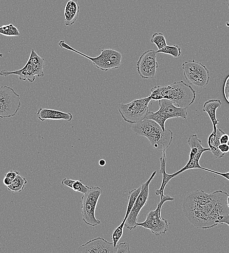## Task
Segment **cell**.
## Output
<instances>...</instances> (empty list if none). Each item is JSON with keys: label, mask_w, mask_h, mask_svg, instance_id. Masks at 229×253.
I'll use <instances>...</instances> for the list:
<instances>
[{"label": "cell", "mask_w": 229, "mask_h": 253, "mask_svg": "<svg viewBox=\"0 0 229 253\" xmlns=\"http://www.w3.org/2000/svg\"><path fill=\"white\" fill-rule=\"evenodd\" d=\"M227 205H228V206L229 208V194L228 195V198H227Z\"/></svg>", "instance_id": "obj_37"}, {"label": "cell", "mask_w": 229, "mask_h": 253, "mask_svg": "<svg viewBox=\"0 0 229 253\" xmlns=\"http://www.w3.org/2000/svg\"><path fill=\"white\" fill-rule=\"evenodd\" d=\"M58 45L61 48L72 51L87 58L91 61L96 68L103 71H108L111 69H118L121 65L122 54L120 52L113 49H103L99 55L93 57L75 50L66 44L63 40H60L58 42Z\"/></svg>", "instance_id": "obj_4"}, {"label": "cell", "mask_w": 229, "mask_h": 253, "mask_svg": "<svg viewBox=\"0 0 229 253\" xmlns=\"http://www.w3.org/2000/svg\"><path fill=\"white\" fill-rule=\"evenodd\" d=\"M157 172H153L149 179L141 185V191L139 193L127 218L126 219L124 227L132 230L135 229L139 212L142 208L146 204L149 194V185L152 180L155 176Z\"/></svg>", "instance_id": "obj_12"}, {"label": "cell", "mask_w": 229, "mask_h": 253, "mask_svg": "<svg viewBox=\"0 0 229 253\" xmlns=\"http://www.w3.org/2000/svg\"><path fill=\"white\" fill-rule=\"evenodd\" d=\"M225 132L221 128L217 127L215 132H212L208 137V144L210 149V151L217 159L222 158L225 155V153H222L218 149V146L220 144V136Z\"/></svg>", "instance_id": "obj_18"}, {"label": "cell", "mask_w": 229, "mask_h": 253, "mask_svg": "<svg viewBox=\"0 0 229 253\" xmlns=\"http://www.w3.org/2000/svg\"><path fill=\"white\" fill-rule=\"evenodd\" d=\"M226 25L227 26L229 27V21L226 22Z\"/></svg>", "instance_id": "obj_38"}, {"label": "cell", "mask_w": 229, "mask_h": 253, "mask_svg": "<svg viewBox=\"0 0 229 253\" xmlns=\"http://www.w3.org/2000/svg\"><path fill=\"white\" fill-rule=\"evenodd\" d=\"M151 100L149 95L134 99L128 103H120L118 110L125 122L131 124H135L145 119L148 111V105Z\"/></svg>", "instance_id": "obj_7"}, {"label": "cell", "mask_w": 229, "mask_h": 253, "mask_svg": "<svg viewBox=\"0 0 229 253\" xmlns=\"http://www.w3.org/2000/svg\"><path fill=\"white\" fill-rule=\"evenodd\" d=\"M125 222H121V224L114 231L112 238L114 246L117 244V243L123 235V228L124 227Z\"/></svg>", "instance_id": "obj_26"}, {"label": "cell", "mask_w": 229, "mask_h": 253, "mask_svg": "<svg viewBox=\"0 0 229 253\" xmlns=\"http://www.w3.org/2000/svg\"><path fill=\"white\" fill-rule=\"evenodd\" d=\"M27 183V181L26 178L19 173L12 181L11 184L7 187L8 190L10 191L20 192L23 190Z\"/></svg>", "instance_id": "obj_21"}, {"label": "cell", "mask_w": 229, "mask_h": 253, "mask_svg": "<svg viewBox=\"0 0 229 253\" xmlns=\"http://www.w3.org/2000/svg\"><path fill=\"white\" fill-rule=\"evenodd\" d=\"M12 181L11 179L6 176H5L3 179V182L4 184L7 186L9 185Z\"/></svg>", "instance_id": "obj_35"}, {"label": "cell", "mask_w": 229, "mask_h": 253, "mask_svg": "<svg viewBox=\"0 0 229 253\" xmlns=\"http://www.w3.org/2000/svg\"><path fill=\"white\" fill-rule=\"evenodd\" d=\"M89 186L83 184L80 180H75L72 189L75 192H79L81 193H86L88 189Z\"/></svg>", "instance_id": "obj_27"}, {"label": "cell", "mask_w": 229, "mask_h": 253, "mask_svg": "<svg viewBox=\"0 0 229 253\" xmlns=\"http://www.w3.org/2000/svg\"><path fill=\"white\" fill-rule=\"evenodd\" d=\"M106 161L104 159H101L99 162H98V163L99 164V165L101 166H104L105 164H106Z\"/></svg>", "instance_id": "obj_36"}, {"label": "cell", "mask_w": 229, "mask_h": 253, "mask_svg": "<svg viewBox=\"0 0 229 253\" xmlns=\"http://www.w3.org/2000/svg\"><path fill=\"white\" fill-rule=\"evenodd\" d=\"M76 253H117V247L114 246L113 242H110L98 237L82 244Z\"/></svg>", "instance_id": "obj_15"}, {"label": "cell", "mask_w": 229, "mask_h": 253, "mask_svg": "<svg viewBox=\"0 0 229 253\" xmlns=\"http://www.w3.org/2000/svg\"><path fill=\"white\" fill-rule=\"evenodd\" d=\"M0 34L6 36H19L20 34L16 27L10 23L0 27Z\"/></svg>", "instance_id": "obj_24"}, {"label": "cell", "mask_w": 229, "mask_h": 253, "mask_svg": "<svg viewBox=\"0 0 229 253\" xmlns=\"http://www.w3.org/2000/svg\"><path fill=\"white\" fill-rule=\"evenodd\" d=\"M182 68L184 76L190 84L204 87L209 83V71L202 63L189 60L182 64Z\"/></svg>", "instance_id": "obj_10"}, {"label": "cell", "mask_w": 229, "mask_h": 253, "mask_svg": "<svg viewBox=\"0 0 229 253\" xmlns=\"http://www.w3.org/2000/svg\"><path fill=\"white\" fill-rule=\"evenodd\" d=\"M156 54V51L150 49L144 52L139 58L136 68L141 78L151 79L154 77L158 66Z\"/></svg>", "instance_id": "obj_14"}, {"label": "cell", "mask_w": 229, "mask_h": 253, "mask_svg": "<svg viewBox=\"0 0 229 253\" xmlns=\"http://www.w3.org/2000/svg\"><path fill=\"white\" fill-rule=\"evenodd\" d=\"M44 59L32 49L29 59L22 68L14 71L2 70L0 72V75L6 77L9 75L16 74L21 80H28L30 82H33L36 76L39 77L44 76Z\"/></svg>", "instance_id": "obj_5"}, {"label": "cell", "mask_w": 229, "mask_h": 253, "mask_svg": "<svg viewBox=\"0 0 229 253\" xmlns=\"http://www.w3.org/2000/svg\"><path fill=\"white\" fill-rule=\"evenodd\" d=\"M219 224H227L229 226V214L224 216L219 221Z\"/></svg>", "instance_id": "obj_34"}, {"label": "cell", "mask_w": 229, "mask_h": 253, "mask_svg": "<svg viewBox=\"0 0 229 253\" xmlns=\"http://www.w3.org/2000/svg\"><path fill=\"white\" fill-rule=\"evenodd\" d=\"M173 103L172 101L166 99L158 100V110L155 112L148 111L145 119L155 121L160 126L163 131L166 129L165 124L168 119L173 118L186 119L188 115L187 108L176 107Z\"/></svg>", "instance_id": "obj_6"}, {"label": "cell", "mask_w": 229, "mask_h": 253, "mask_svg": "<svg viewBox=\"0 0 229 253\" xmlns=\"http://www.w3.org/2000/svg\"><path fill=\"white\" fill-rule=\"evenodd\" d=\"M227 3L229 8V0H227Z\"/></svg>", "instance_id": "obj_39"}, {"label": "cell", "mask_w": 229, "mask_h": 253, "mask_svg": "<svg viewBox=\"0 0 229 253\" xmlns=\"http://www.w3.org/2000/svg\"><path fill=\"white\" fill-rule=\"evenodd\" d=\"M151 42L156 45L158 50L167 45L166 38L162 33H154L151 37Z\"/></svg>", "instance_id": "obj_25"}, {"label": "cell", "mask_w": 229, "mask_h": 253, "mask_svg": "<svg viewBox=\"0 0 229 253\" xmlns=\"http://www.w3.org/2000/svg\"><path fill=\"white\" fill-rule=\"evenodd\" d=\"M20 95L7 85L0 87V118L15 116L20 107Z\"/></svg>", "instance_id": "obj_11"}, {"label": "cell", "mask_w": 229, "mask_h": 253, "mask_svg": "<svg viewBox=\"0 0 229 253\" xmlns=\"http://www.w3.org/2000/svg\"><path fill=\"white\" fill-rule=\"evenodd\" d=\"M229 194L222 190L211 193L197 190L188 194L182 204L183 213L191 224L199 229L217 226L218 221L229 214L227 205Z\"/></svg>", "instance_id": "obj_1"}, {"label": "cell", "mask_w": 229, "mask_h": 253, "mask_svg": "<svg viewBox=\"0 0 229 253\" xmlns=\"http://www.w3.org/2000/svg\"><path fill=\"white\" fill-rule=\"evenodd\" d=\"M74 181L75 180L65 178L62 180L61 184L72 188Z\"/></svg>", "instance_id": "obj_32"}, {"label": "cell", "mask_w": 229, "mask_h": 253, "mask_svg": "<svg viewBox=\"0 0 229 253\" xmlns=\"http://www.w3.org/2000/svg\"><path fill=\"white\" fill-rule=\"evenodd\" d=\"M19 173V171L17 170H10L5 174V176L13 181Z\"/></svg>", "instance_id": "obj_30"}, {"label": "cell", "mask_w": 229, "mask_h": 253, "mask_svg": "<svg viewBox=\"0 0 229 253\" xmlns=\"http://www.w3.org/2000/svg\"><path fill=\"white\" fill-rule=\"evenodd\" d=\"M132 130L135 134L146 137L153 148L159 152L167 149L172 142L173 132L169 129L163 131L155 121L144 119L132 126Z\"/></svg>", "instance_id": "obj_3"}, {"label": "cell", "mask_w": 229, "mask_h": 253, "mask_svg": "<svg viewBox=\"0 0 229 253\" xmlns=\"http://www.w3.org/2000/svg\"><path fill=\"white\" fill-rule=\"evenodd\" d=\"M222 105V102L218 99H210L206 101L203 106V110L208 114L213 125V132H215L219 120L217 119L216 112L217 108Z\"/></svg>", "instance_id": "obj_17"}, {"label": "cell", "mask_w": 229, "mask_h": 253, "mask_svg": "<svg viewBox=\"0 0 229 253\" xmlns=\"http://www.w3.org/2000/svg\"><path fill=\"white\" fill-rule=\"evenodd\" d=\"M157 53H161L170 54L175 58L181 54V49L178 45H166L161 49L156 51Z\"/></svg>", "instance_id": "obj_23"}, {"label": "cell", "mask_w": 229, "mask_h": 253, "mask_svg": "<svg viewBox=\"0 0 229 253\" xmlns=\"http://www.w3.org/2000/svg\"><path fill=\"white\" fill-rule=\"evenodd\" d=\"M174 199V198L169 195H164L161 196L156 208L148 213L144 221L137 222L136 225L149 229L156 235L165 234L168 229V224L167 220L161 217V208L166 201H172Z\"/></svg>", "instance_id": "obj_9"}, {"label": "cell", "mask_w": 229, "mask_h": 253, "mask_svg": "<svg viewBox=\"0 0 229 253\" xmlns=\"http://www.w3.org/2000/svg\"><path fill=\"white\" fill-rule=\"evenodd\" d=\"M117 253H130V247L129 245L125 242L120 243L116 245Z\"/></svg>", "instance_id": "obj_28"}, {"label": "cell", "mask_w": 229, "mask_h": 253, "mask_svg": "<svg viewBox=\"0 0 229 253\" xmlns=\"http://www.w3.org/2000/svg\"><path fill=\"white\" fill-rule=\"evenodd\" d=\"M218 149L221 152L226 154L229 152V144H220Z\"/></svg>", "instance_id": "obj_31"}, {"label": "cell", "mask_w": 229, "mask_h": 253, "mask_svg": "<svg viewBox=\"0 0 229 253\" xmlns=\"http://www.w3.org/2000/svg\"><path fill=\"white\" fill-rule=\"evenodd\" d=\"M141 186L136 189L131 190L128 195V203L127 207L126 212L122 221L125 222L127 218L132 209L133 207L134 203L141 191Z\"/></svg>", "instance_id": "obj_22"}, {"label": "cell", "mask_w": 229, "mask_h": 253, "mask_svg": "<svg viewBox=\"0 0 229 253\" xmlns=\"http://www.w3.org/2000/svg\"><path fill=\"white\" fill-rule=\"evenodd\" d=\"M152 100L166 99L177 104L178 107L187 108L196 98V91L190 85L183 81L175 82L164 86H155L151 89Z\"/></svg>", "instance_id": "obj_2"}, {"label": "cell", "mask_w": 229, "mask_h": 253, "mask_svg": "<svg viewBox=\"0 0 229 253\" xmlns=\"http://www.w3.org/2000/svg\"><path fill=\"white\" fill-rule=\"evenodd\" d=\"M79 6L77 0H70L65 6L64 9L65 24L70 26L76 20L79 13Z\"/></svg>", "instance_id": "obj_19"}, {"label": "cell", "mask_w": 229, "mask_h": 253, "mask_svg": "<svg viewBox=\"0 0 229 253\" xmlns=\"http://www.w3.org/2000/svg\"><path fill=\"white\" fill-rule=\"evenodd\" d=\"M102 190L98 186H89L87 192L81 197V215L83 222L95 227L100 223L95 216L96 207Z\"/></svg>", "instance_id": "obj_8"}, {"label": "cell", "mask_w": 229, "mask_h": 253, "mask_svg": "<svg viewBox=\"0 0 229 253\" xmlns=\"http://www.w3.org/2000/svg\"><path fill=\"white\" fill-rule=\"evenodd\" d=\"M166 149L165 148L163 149L162 151V157L160 158V169L159 172L163 176L162 183L160 187L155 192L156 195H159L160 196L164 195V191L166 185L172 178L171 174H169L166 172Z\"/></svg>", "instance_id": "obj_20"}, {"label": "cell", "mask_w": 229, "mask_h": 253, "mask_svg": "<svg viewBox=\"0 0 229 253\" xmlns=\"http://www.w3.org/2000/svg\"><path fill=\"white\" fill-rule=\"evenodd\" d=\"M220 144H229V135L225 133H223L220 138Z\"/></svg>", "instance_id": "obj_33"}, {"label": "cell", "mask_w": 229, "mask_h": 253, "mask_svg": "<svg viewBox=\"0 0 229 253\" xmlns=\"http://www.w3.org/2000/svg\"><path fill=\"white\" fill-rule=\"evenodd\" d=\"M36 115L38 118L41 121L46 120H64L70 121L73 117L70 112H64L56 109L43 108L38 109Z\"/></svg>", "instance_id": "obj_16"}, {"label": "cell", "mask_w": 229, "mask_h": 253, "mask_svg": "<svg viewBox=\"0 0 229 253\" xmlns=\"http://www.w3.org/2000/svg\"><path fill=\"white\" fill-rule=\"evenodd\" d=\"M187 143L191 148V151L189 154V160L185 166L178 171L171 174L172 178L187 170L195 168L201 169L202 167L199 164L200 158L204 152L210 151L209 147L205 148L203 146L202 141L198 138L196 134L190 135L188 139Z\"/></svg>", "instance_id": "obj_13"}, {"label": "cell", "mask_w": 229, "mask_h": 253, "mask_svg": "<svg viewBox=\"0 0 229 253\" xmlns=\"http://www.w3.org/2000/svg\"><path fill=\"white\" fill-rule=\"evenodd\" d=\"M201 169L206 170L207 171H209L210 172H211L212 173H214L215 174L220 175V176L223 177L224 178H225V179H226L227 180H228V181H229V171L226 172V173H221V172L215 171H214V170H212L211 169H209L208 168L203 167H202Z\"/></svg>", "instance_id": "obj_29"}]
</instances>
